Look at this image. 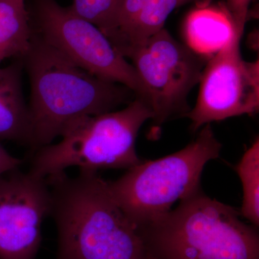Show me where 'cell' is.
Segmentation results:
<instances>
[{"label":"cell","mask_w":259,"mask_h":259,"mask_svg":"<svg viewBox=\"0 0 259 259\" xmlns=\"http://www.w3.org/2000/svg\"><path fill=\"white\" fill-rule=\"evenodd\" d=\"M46 180L57 229L56 259H152L97 172L74 177L63 172Z\"/></svg>","instance_id":"cell-1"},{"label":"cell","mask_w":259,"mask_h":259,"mask_svg":"<svg viewBox=\"0 0 259 259\" xmlns=\"http://www.w3.org/2000/svg\"><path fill=\"white\" fill-rule=\"evenodd\" d=\"M23 59L30 78L28 109L35 149L51 144L79 119L131 102L130 89L90 74L34 34Z\"/></svg>","instance_id":"cell-2"},{"label":"cell","mask_w":259,"mask_h":259,"mask_svg":"<svg viewBox=\"0 0 259 259\" xmlns=\"http://www.w3.org/2000/svg\"><path fill=\"white\" fill-rule=\"evenodd\" d=\"M199 190L139 228L152 259H259L256 227Z\"/></svg>","instance_id":"cell-3"},{"label":"cell","mask_w":259,"mask_h":259,"mask_svg":"<svg viewBox=\"0 0 259 259\" xmlns=\"http://www.w3.org/2000/svg\"><path fill=\"white\" fill-rule=\"evenodd\" d=\"M153 117L149 105L137 97L122 110L79 119L58 144L36 150L28 171L46 179L73 167L92 172L129 169L142 161L136 139L145 122Z\"/></svg>","instance_id":"cell-4"},{"label":"cell","mask_w":259,"mask_h":259,"mask_svg":"<svg viewBox=\"0 0 259 259\" xmlns=\"http://www.w3.org/2000/svg\"><path fill=\"white\" fill-rule=\"evenodd\" d=\"M222 144L210 124L197 139L176 153L141 161L120 178L107 182L109 190L129 221L139 229L171 209L178 200L200 190L207 162L220 156Z\"/></svg>","instance_id":"cell-5"},{"label":"cell","mask_w":259,"mask_h":259,"mask_svg":"<svg viewBox=\"0 0 259 259\" xmlns=\"http://www.w3.org/2000/svg\"><path fill=\"white\" fill-rule=\"evenodd\" d=\"M36 36L76 66L100 79L125 86L146 101L134 66L97 27L56 0H36Z\"/></svg>","instance_id":"cell-6"},{"label":"cell","mask_w":259,"mask_h":259,"mask_svg":"<svg viewBox=\"0 0 259 259\" xmlns=\"http://www.w3.org/2000/svg\"><path fill=\"white\" fill-rule=\"evenodd\" d=\"M144 87L146 101L160 126L170 117L186 115L187 99L200 81L206 61L163 28L125 56Z\"/></svg>","instance_id":"cell-7"},{"label":"cell","mask_w":259,"mask_h":259,"mask_svg":"<svg viewBox=\"0 0 259 259\" xmlns=\"http://www.w3.org/2000/svg\"><path fill=\"white\" fill-rule=\"evenodd\" d=\"M244 30L236 27L226 45L206 63L195 106L186 117L196 131L229 117L251 115L259 110V61L242 58Z\"/></svg>","instance_id":"cell-8"},{"label":"cell","mask_w":259,"mask_h":259,"mask_svg":"<svg viewBox=\"0 0 259 259\" xmlns=\"http://www.w3.org/2000/svg\"><path fill=\"white\" fill-rule=\"evenodd\" d=\"M51 192L45 178L15 168L0 177V259H35Z\"/></svg>","instance_id":"cell-9"},{"label":"cell","mask_w":259,"mask_h":259,"mask_svg":"<svg viewBox=\"0 0 259 259\" xmlns=\"http://www.w3.org/2000/svg\"><path fill=\"white\" fill-rule=\"evenodd\" d=\"M236 27L226 5L204 2L186 17L184 33L188 47L204 56L222 49Z\"/></svg>","instance_id":"cell-10"},{"label":"cell","mask_w":259,"mask_h":259,"mask_svg":"<svg viewBox=\"0 0 259 259\" xmlns=\"http://www.w3.org/2000/svg\"><path fill=\"white\" fill-rule=\"evenodd\" d=\"M22 61L0 66V139L32 144L28 105L22 89Z\"/></svg>","instance_id":"cell-11"},{"label":"cell","mask_w":259,"mask_h":259,"mask_svg":"<svg viewBox=\"0 0 259 259\" xmlns=\"http://www.w3.org/2000/svg\"><path fill=\"white\" fill-rule=\"evenodd\" d=\"M29 21L25 0H0V64L28 54L33 36Z\"/></svg>","instance_id":"cell-12"},{"label":"cell","mask_w":259,"mask_h":259,"mask_svg":"<svg viewBox=\"0 0 259 259\" xmlns=\"http://www.w3.org/2000/svg\"><path fill=\"white\" fill-rule=\"evenodd\" d=\"M187 2L188 0H146L134 22L113 45L125 58L130 51L163 30L172 12Z\"/></svg>","instance_id":"cell-13"},{"label":"cell","mask_w":259,"mask_h":259,"mask_svg":"<svg viewBox=\"0 0 259 259\" xmlns=\"http://www.w3.org/2000/svg\"><path fill=\"white\" fill-rule=\"evenodd\" d=\"M243 186L240 214L253 226L259 225V139L257 138L236 167Z\"/></svg>","instance_id":"cell-14"},{"label":"cell","mask_w":259,"mask_h":259,"mask_svg":"<svg viewBox=\"0 0 259 259\" xmlns=\"http://www.w3.org/2000/svg\"><path fill=\"white\" fill-rule=\"evenodd\" d=\"M120 0H73L70 6L74 13L93 24L107 37L115 28Z\"/></svg>","instance_id":"cell-15"},{"label":"cell","mask_w":259,"mask_h":259,"mask_svg":"<svg viewBox=\"0 0 259 259\" xmlns=\"http://www.w3.org/2000/svg\"><path fill=\"white\" fill-rule=\"evenodd\" d=\"M146 0H120L115 28L109 37L113 44L125 32L139 15Z\"/></svg>","instance_id":"cell-16"},{"label":"cell","mask_w":259,"mask_h":259,"mask_svg":"<svg viewBox=\"0 0 259 259\" xmlns=\"http://www.w3.org/2000/svg\"><path fill=\"white\" fill-rule=\"evenodd\" d=\"M252 0H227L226 7L238 28L244 30Z\"/></svg>","instance_id":"cell-17"},{"label":"cell","mask_w":259,"mask_h":259,"mask_svg":"<svg viewBox=\"0 0 259 259\" xmlns=\"http://www.w3.org/2000/svg\"><path fill=\"white\" fill-rule=\"evenodd\" d=\"M23 163V160L15 157L10 154L1 144H0V177L7 172L20 168Z\"/></svg>","instance_id":"cell-18"},{"label":"cell","mask_w":259,"mask_h":259,"mask_svg":"<svg viewBox=\"0 0 259 259\" xmlns=\"http://www.w3.org/2000/svg\"><path fill=\"white\" fill-rule=\"evenodd\" d=\"M188 1H190V0H188Z\"/></svg>","instance_id":"cell-19"}]
</instances>
